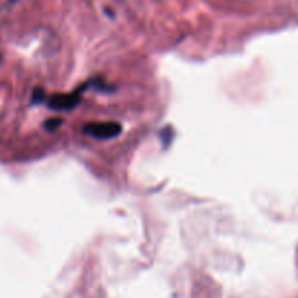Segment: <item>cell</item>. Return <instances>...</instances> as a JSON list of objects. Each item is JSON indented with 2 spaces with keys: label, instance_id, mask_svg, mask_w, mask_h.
Here are the masks:
<instances>
[{
  "label": "cell",
  "instance_id": "obj_5",
  "mask_svg": "<svg viewBox=\"0 0 298 298\" xmlns=\"http://www.w3.org/2000/svg\"><path fill=\"white\" fill-rule=\"evenodd\" d=\"M44 99H45L44 90L42 89H35L34 96H32V104H41V102H44Z\"/></svg>",
  "mask_w": 298,
  "mask_h": 298
},
{
  "label": "cell",
  "instance_id": "obj_6",
  "mask_svg": "<svg viewBox=\"0 0 298 298\" xmlns=\"http://www.w3.org/2000/svg\"><path fill=\"white\" fill-rule=\"evenodd\" d=\"M12 2H13V0H12Z\"/></svg>",
  "mask_w": 298,
  "mask_h": 298
},
{
  "label": "cell",
  "instance_id": "obj_1",
  "mask_svg": "<svg viewBox=\"0 0 298 298\" xmlns=\"http://www.w3.org/2000/svg\"><path fill=\"white\" fill-rule=\"evenodd\" d=\"M83 133L92 135L97 140H108L115 138L122 133V127L119 122L114 121H104V122H87L83 127Z\"/></svg>",
  "mask_w": 298,
  "mask_h": 298
},
{
  "label": "cell",
  "instance_id": "obj_4",
  "mask_svg": "<svg viewBox=\"0 0 298 298\" xmlns=\"http://www.w3.org/2000/svg\"><path fill=\"white\" fill-rule=\"evenodd\" d=\"M61 124H63V119H61V118H51V119H48V121L44 124V127H45L48 131H56Z\"/></svg>",
  "mask_w": 298,
  "mask_h": 298
},
{
  "label": "cell",
  "instance_id": "obj_2",
  "mask_svg": "<svg viewBox=\"0 0 298 298\" xmlns=\"http://www.w3.org/2000/svg\"><path fill=\"white\" fill-rule=\"evenodd\" d=\"M89 86V83H85L80 87H77L76 90H73L71 93H57L48 97L47 104L51 109L54 111H70L73 108H76L80 104V96L83 93V90Z\"/></svg>",
  "mask_w": 298,
  "mask_h": 298
},
{
  "label": "cell",
  "instance_id": "obj_3",
  "mask_svg": "<svg viewBox=\"0 0 298 298\" xmlns=\"http://www.w3.org/2000/svg\"><path fill=\"white\" fill-rule=\"evenodd\" d=\"M172 135H173V130H172L170 125H167L166 128H163V130L160 131V138H162V141H163L164 147H167L169 143L172 141Z\"/></svg>",
  "mask_w": 298,
  "mask_h": 298
}]
</instances>
